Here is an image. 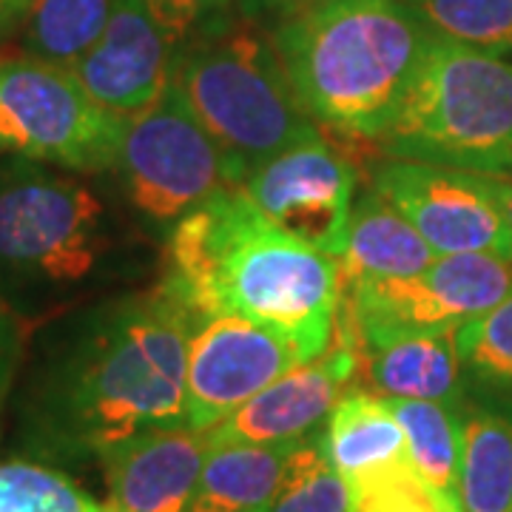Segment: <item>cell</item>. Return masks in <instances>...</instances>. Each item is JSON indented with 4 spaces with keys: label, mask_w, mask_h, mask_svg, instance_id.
<instances>
[{
    "label": "cell",
    "mask_w": 512,
    "mask_h": 512,
    "mask_svg": "<svg viewBox=\"0 0 512 512\" xmlns=\"http://www.w3.org/2000/svg\"><path fill=\"white\" fill-rule=\"evenodd\" d=\"M20 362V328L12 311L0 299V410L9 396V387L15 379V370Z\"/></svg>",
    "instance_id": "cell-30"
},
{
    "label": "cell",
    "mask_w": 512,
    "mask_h": 512,
    "mask_svg": "<svg viewBox=\"0 0 512 512\" xmlns=\"http://www.w3.org/2000/svg\"><path fill=\"white\" fill-rule=\"evenodd\" d=\"M325 3H333V0H237L242 18L251 23H262V26H271V23L276 26L282 20L302 15L316 6H325Z\"/></svg>",
    "instance_id": "cell-29"
},
{
    "label": "cell",
    "mask_w": 512,
    "mask_h": 512,
    "mask_svg": "<svg viewBox=\"0 0 512 512\" xmlns=\"http://www.w3.org/2000/svg\"><path fill=\"white\" fill-rule=\"evenodd\" d=\"M461 510L512 512V402L464 410Z\"/></svg>",
    "instance_id": "cell-20"
},
{
    "label": "cell",
    "mask_w": 512,
    "mask_h": 512,
    "mask_svg": "<svg viewBox=\"0 0 512 512\" xmlns=\"http://www.w3.org/2000/svg\"><path fill=\"white\" fill-rule=\"evenodd\" d=\"M487 185H490L495 202L501 205V211H504V217L512 228V177H487Z\"/></svg>",
    "instance_id": "cell-32"
},
{
    "label": "cell",
    "mask_w": 512,
    "mask_h": 512,
    "mask_svg": "<svg viewBox=\"0 0 512 512\" xmlns=\"http://www.w3.org/2000/svg\"><path fill=\"white\" fill-rule=\"evenodd\" d=\"M242 194L288 237L339 259L345 251L356 168L325 137L293 146L256 165Z\"/></svg>",
    "instance_id": "cell-12"
},
{
    "label": "cell",
    "mask_w": 512,
    "mask_h": 512,
    "mask_svg": "<svg viewBox=\"0 0 512 512\" xmlns=\"http://www.w3.org/2000/svg\"><path fill=\"white\" fill-rule=\"evenodd\" d=\"M0 512H109L72 478L57 470L6 461L0 464Z\"/></svg>",
    "instance_id": "cell-25"
},
{
    "label": "cell",
    "mask_w": 512,
    "mask_h": 512,
    "mask_svg": "<svg viewBox=\"0 0 512 512\" xmlns=\"http://www.w3.org/2000/svg\"><path fill=\"white\" fill-rule=\"evenodd\" d=\"M197 325L163 288L97 308L43 379L32 413L37 447L100 458L148 430L185 427V370Z\"/></svg>",
    "instance_id": "cell-1"
},
{
    "label": "cell",
    "mask_w": 512,
    "mask_h": 512,
    "mask_svg": "<svg viewBox=\"0 0 512 512\" xmlns=\"http://www.w3.org/2000/svg\"><path fill=\"white\" fill-rule=\"evenodd\" d=\"M362 353L370 390L384 399H424L464 407L467 370L458 356L456 333L404 336Z\"/></svg>",
    "instance_id": "cell-17"
},
{
    "label": "cell",
    "mask_w": 512,
    "mask_h": 512,
    "mask_svg": "<svg viewBox=\"0 0 512 512\" xmlns=\"http://www.w3.org/2000/svg\"><path fill=\"white\" fill-rule=\"evenodd\" d=\"M109 251L106 208L92 188L46 163H0V282L69 291L89 282Z\"/></svg>",
    "instance_id": "cell-6"
},
{
    "label": "cell",
    "mask_w": 512,
    "mask_h": 512,
    "mask_svg": "<svg viewBox=\"0 0 512 512\" xmlns=\"http://www.w3.org/2000/svg\"><path fill=\"white\" fill-rule=\"evenodd\" d=\"M376 143L396 160L512 177V60L433 37Z\"/></svg>",
    "instance_id": "cell-4"
},
{
    "label": "cell",
    "mask_w": 512,
    "mask_h": 512,
    "mask_svg": "<svg viewBox=\"0 0 512 512\" xmlns=\"http://www.w3.org/2000/svg\"><path fill=\"white\" fill-rule=\"evenodd\" d=\"M362 367V353L336 322L333 339L316 359L293 367L251 402L205 433L208 444H288L311 436L328 421L333 404Z\"/></svg>",
    "instance_id": "cell-13"
},
{
    "label": "cell",
    "mask_w": 512,
    "mask_h": 512,
    "mask_svg": "<svg viewBox=\"0 0 512 512\" xmlns=\"http://www.w3.org/2000/svg\"><path fill=\"white\" fill-rule=\"evenodd\" d=\"M433 259V248L376 188L353 200L345 251L336 259L342 282L359 276L421 274Z\"/></svg>",
    "instance_id": "cell-18"
},
{
    "label": "cell",
    "mask_w": 512,
    "mask_h": 512,
    "mask_svg": "<svg viewBox=\"0 0 512 512\" xmlns=\"http://www.w3.org/2000/svg\"><path fill=\"white\" fill-rule=\"evenodd\" d=\"M111 171L134 211L154 225H177L202 202L245 183L174 80L146 109L126 114Z\"/></svg>",
    "instance_id": "cell-7"
},
{
    "label": "cell",
    "mask_w": 512,
    "mask_h": 512,
    "mask_svg": "<svg viewBox=\"0 0 512 512\" xmlns=\"http://www.w3.org/2000/svg\"><path fill=\"white\" fill-rule=\"evenodd\" d=\"M288 444H208L194 495L185 512H271Z\"/></svg>",
    "instance_id": "cell-19"
},
{
    "label": "cell",
    "mask_w": 512,
    "mask_h": 512,
    "mask_svg": "<svg viewBox=\"0 0 512 512\" xmlns=\"http://www.w3.org/2000/svg\"><path fill=\"white\" fill-rule=\"evenodd\" d=\"M271 512H350V487L330 467L322 430L293 441Z\"/></svg>",
    "instance_id": "cell-24"
},
{
    "label": "cell",
    "mask_w": 512,
    "mask_h": 512,
    "mask_svg": "<svg viewBox=\"0 0 512 512\" xmlns=\"http://www.w3.org/2000/svg\"><path fill=\"white\" fill-rule=\"evenodd\" d=\"M114 0H35L23 20L26 57L72 69L100 40Z\"/></svg>",
    "instance_id": "cell-22"
},
{
    "label": "cell",
    "mask_w": 512,
    "mask_h": 512,
    "mask_svg": "<svg viewBox=\"0 0 512 512\" xmlns=\"http://www.w3.org/2000/svg\"><path fill=\"white\" fill-rule=\"evenodd\" d=\"M123 120L103 109L72 69L35 57L0 60V151L72 171H109Z\"/></svg>",
    "instance_id": "cell-9"
},
{
    "label": "cell",
    "mask_w": 512,
    "mask_h": 512,
    "mask_svg": "<svg viewBox=\"0 0 512 512\" xmlns=\"http://www.w3.org/2000/svg\"><path fill=\"white\" fill-rule=\"evenodd\" d=\"M456 348L470 376L512 390V296L458 328Z\"/></svg>",
    "instance_id": "cell-26"
},
{
    "label": "cell",
    "mask_w": 512,
    "mask_h": 512,
    "mask_svg": "<svg viewBox=\"0 0 512 512\" xmlns=\"http://www.w3.org/2000/svg\"><path fill=\"white\" fill-rule=\"evenodd\" d=\"M370 188L419 231L436 256L512 259V228L484 174L387 157L373 165Z\"/></svg>",
    "instance_id": "cell-10"
},
{
    "label": "cell",
    "mask_w": 512,
    "mask_h": 512,
    "mask_svg": "<svg viewBox=\"0 0 512 512\" xmlns=\"http://www.w3.org/2000/svg\"><path fill=\"white\" fill-rule=\"evenodd\" d=\"M402 424L407 453L447 512L461 510V433L464 407L424 399H387Z\"/></svg>",
    "instance_id": "cell-21"
},
{
    "label": "cell",
    "mask_w": 512,
    "mask_h": 512,
    "mask_svg": "<svg viewBox=\"0 0 512 512\" xmlns=\"http://www.w3.org/2000/svg\"><path fill=\"white\" fill-rule=\"evenodd\" d=\"M160 288L200 322L242 316L293 339L311 359L330 345L342 302L339 262L271 225L242 188L171 225Z\"/></svg>",
    "instance_id": "cell-2"
},
{
    "label": "cell",
    "mask_w": 512,
    "mask_h": 512,
    "mask_svg": "<svg viewBox=\"0 0 512 512\" xmlns=\"http://www.w3.org/2000/svg\"><path fill=\"white\" fill-rule=\"evenodd\" d=\"M305 362V348L276 330L242 316H205L188 345L185 427L208 433Z\"/></svg>",
    "instance_id": "cell-11"
},
{
    "label": "cell",
    "mask_w": 512,
    "mask_h": 512,
    "mask_svg": "<svg viewBox=\"0 0 512 512\" xmlns=\"http://www.w3.org/2000/svg\"><path fill=\"white\" fill-rule=\"evenodd\" d=\"M208 439L191 427L148 430L100 456L109 512H185L194 495Z\"/></svg>",
    "instance_id": "cell-15"
},
{
    "label": "cell",
    "mask_w": 512,
    "mask_h": 512,
    "mask_svg": "<svg viewBox=\"0 0 512 512\" xmlns=\"http://www.w3.org/2000/svg\"><path fill=\"white\" fill-rule=\"evenodd\" d=\"M512 296V259L493 254L436 256L413 276H359L342 282L336 322L359 353L404 336L456 333Z\"/></svg>",
    "instance_id": "cell-8"
},
{
    "label": "cell",
    "mask_w": 512,
    "mask_h": 512,
    "mask_svg": "<svg viewBox=\"0 0 512 512\" xmlns=\"http://www.w3.org/2000/svg\"><path fill=\"white\" fill-rule=\"evenodd\" d=\"M322 447L330 467L348 484L410 458L396 413L384 396L367 387H348L339 396L325 421Z\"/></svg>",
    "instance_id": "cell-16"
},
{
    "label": "cell",
    "mask_w": 512,
    "mask_h": 512,
    "mask_svg": "<svg viewBox=\"0 0 512 512\" xmlns=\"http://www.w3.org/2000/svg\"><path fill=\"white\" fill-rule=\"evenodd\" d=\"M171 46L180 52L185 43L228 23L234 0H143Z\"/></svg>",
    "instance_id": "cell-28"
},
{
    "label": "cell",
    "mask_w": 512,
    "mask_h": 512,
    "mask_svg": "<svg viewBox=\"0 0 512 512\" xmlns=\"http://www.w3.org/2000/svg\"><path fill=\"white\" fill-rule=\"evenodd\" d=\"M32 3L35 0H0V40L6 35H12L18 26H23Z\"/></svg>",
    "instance_id": "cell-31"
},
{
    "label": "cell",
    "mask_w": 512,
    "mask_h": 512,
    "mask_svg": "<svg viewBox=\"0 0 512 512\" xmlns=\"http://www.w3.org/2000/svg\"><path fill=\"white\" fill-rule=\"evenodd\" d=\"M436 37L512 57V0H404Z\"/></svg>",
    "instance_id": "cell-23"
},
{
    "label": "cell",
    "mask_w": 512,
    "mask_h": 512,
    "mask_svg": "<svg viewBox=\"0 0 512 512\" xmlns=\"http://www.w3.org/2000/svg\"><path fill=\"white\" fill-rule=\"evenodd\" d=\"M348 487L350 512H447L410 458L376 476L350 481Z\"/></svg>",
    "instance_id": "cell-27"
},
{
    "label": "cell",
    "mask_w": 512,
    "mask_h": 512,
    "mask_svg": "<svg viewBox=\"0 0 512 512\" xmlns=\"http://www.w3.org/2000/svg\"><path fill=\"white\" fill-rule=\"evenodd\" d=\"M174 55L177 49L143 0H114L103 35L74 63L72 74L103 109L126 117L160 97Z\"/></svg>",
    "instance_id": "cell-14"
},
{
    "label": "cell",
    "mask_w": 512,
    "mask_h": 512,
    "mask_svg": "<svg viewBox=\"0 0 512 512\" xmlns=\"http://www.w3.org/2000/svg\"><path fill=\"white\" fill-rule=\"evenodd\" d=\"M433 37L404 0H333L276 23L271 43L316 123L379 140Z\"/></svg>",
    "instance_id": "cell-3"
},
{
    "label": "cell",
    "mask_w": 512,
    "mask_h": 512,
    "mask_svg": "<svg viewBox=\"0 0 512 512\" xmlns=\"http://www.w3.org/2000/svg\"><path fill=\"white\" fill-rule=\"evenodd\" d=\"M171 80L245 180L256 165L322 137L293 92L271 37L231 20L185 43L174 55Z\"/></svg>",
    "instance_id": "cell-5"
}]
</instances>
